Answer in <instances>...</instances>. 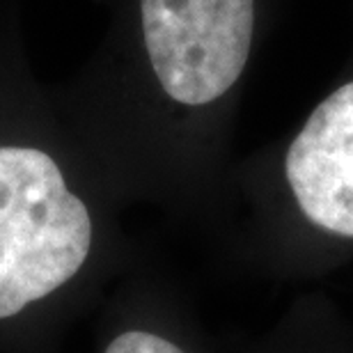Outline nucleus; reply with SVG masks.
<instances>
[{
    "label": "nucleus",
    "instance_id": "f257e3e1",
    "mask_svg": "<svg viewBox=\"0 0 353 353\" xmlns=\"http://www.w3.org/2000/svg\"><path fill=\"white\" fill-rule=\"evenodd\" d=\"M103 250L97 211L62 161L0 140V353H55Z\"/></svg>",
    "mask_w": 353,
    "mask_h": 353
},
{
    "label": "nucleus",
    "instance_id": "f03ea898",
    "mask_svg": "<svg viewBox=\"0 0 353 353\" xmlns=\"http://www.w3.org/2000/svg\"><path fill=\"white\" fill-rule=\"evenodd\" d=\"M255 0H143V32L161 90L200 108L234 85L248 62Z\"/></svg>",
    "mask_w": 353,
    "mask_h": 353
},
{
    "label": "nucleus",
    "instance_id": "7ed1b4c3",
    "mask_svg": "<svg viewBox=\"0 0 353 353\" xmlns=\"http://www.w3.org/2000/svg\"><path fill=\"white\" fill-rule=\"evenodd\" d=\"M285 174L310 223L353 239V81L312 110L289 147Z\"/></svg>",
    "mask_w": 353,
    "mask_h": 353
},
{
    "label": "nucleus",
    "instance_id": "20e7f679",
    "mask_svg": "<svg viewBox=\"0 0 353 353\" xmlns=\"http://www.w3.org/2000/svg\"><path fill=\"white\" fill-rule=\"evenodd\" d=\"M99 353H193L170 330L145 319L112 326Z\"/></svg>",
    "mask_w": 353,
    "mask_h": 353
}]
</instances>
